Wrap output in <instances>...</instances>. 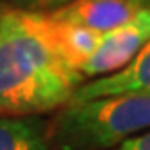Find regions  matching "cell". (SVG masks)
<instances>
[{"label":"cell","mask_w":150,"mask_h":150,"mask_svg":"<svg viewBox=\"0 0 150 150\" xmlns=\"http://www.w3.org/2000/svg\"><path fill=\"white\" fill-rule=\"evenodd\" d=\"M85 78L54 51L45 13H0V116H40L63 107Z\"/></svg>","instance_id":"obj_1"},{"label":"cell","mask_w":150,"mask_h":150,"mask_svg":"<svg viewBox=\"0 0 150 150\" xmlns=\"http://www.w3.org/2000/svg\"><path fill=\"white\" fill-rule=\"evenodd\" d=\"M49 128L54 150H110L150 128V94L67 101Z\"/></svg>","instance_id":"obj_2"},{"label":"cell","mask_w":150,"mask_h":150,"mask_svg":"<svg viewBox=\"0 0 150 150\" xmlns=\"http://www.w3.org/2000/svg\"><path fill=\"white\" fill-rule=\"evenodd\" d=\"M150 40V9L139 11L101 36L100 45L81 65L83 78H100L123 69Z\"/></svg>","instance_id":"obj_3"},{"label":"cell","mask_w":150,"mask_h":150,"mask_svg":"<svg viewBox=\"0 0 150 150\" xmlns=\"http://www.w3.org/2000/svg\"><path fill=\"white\" fill-rule=\"evenodd\" d=\"M116 94H150V40L123 69L81 83L69 101L78 103Z\"/></svg>","instance_id":"obj_4"},{"label":"cell","mask_w":150,"mask_h":150,"mask_svg":"<svg viewBox=\"0 0 150 150\" xmlns=\"http://www.w3.org/2000/svg\"><path fill=\"white\" fill-rule=\"evenodd\" d=\"M137 11L139 7L128 0H72L52 11L51 16L105 35L128 22Z\"/></svg>","instance_id":"obj_5"},{"label":"cell","mask_w":150,"mask_h":150,"mask_svg":"<svg viewBox=\"0 0 150 150\" xmlns=\"http://www.w3.org/2000/svg\"><path fill=\"white\" fill-rule=\"evenodd\" d=\"M45 31L60 58L78 72L83 63L89 60V56L96 51V47L100 45L103 36L96 31L56 20L51 15H45Z\"/></svg>","instance_id":"obj_6"},{"label":"cell","mask_w":150,"mask_h":150,"mask_svg":"<svg viewBox=\"0 0 150 150\" xmlns=\"http://www.w3.org/2000/svg\"><path fill=\"white\" fill-rule=\"evenodd\" d=\"M0 150H54L40 116H0Z\"/></svg>","instance_id":"obj_7"},{"label":"cell","mask_w":150,"mask_h":150,"mask_svg":"<svg viewBox=\"0 0 150 150\" xmlns=\"http://www.w3.org/2000/svg\"><path fill=\"white\" fill-rule=\"evenodd\" d=\"M110 150H150V128L141 134H136L132 137L125 139L123 143H120Z\"/></svg>","instance_id":"obj_8"},{"label":"cell","mask_w":150,"mask_h":150,"mask_svg":"<svg viewBox=\"0 0 150 150\" xmlns=\"http://www.w3.org/2000/svg\"><path fill=\"white\" fill-rule=\"evenodd\" d=\"M38 2L44 7H62V6L72 2V0H38Z\"/></svg>","instance_id":"obj_9"},{"label":"cell","mask_w":150,"mask_h":150,"mask_svg":"<svg viewBox=\"0 0 150 150\" xmlns=\"http://www.w3.org/2000/svg\"><path fill=\"white\" fill-rule=\"evenodd\" d=\"M128 2L137 6L139 9H150V0H128Z\"/></svg>","instance_id":"obj_10"}]
</instances>
